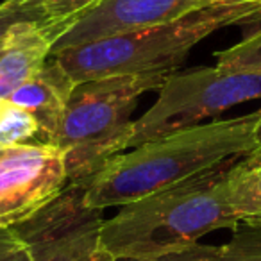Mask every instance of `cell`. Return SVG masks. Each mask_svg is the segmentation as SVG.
<instances>
[{
  "mask_svg": "<svg viewBox=\"0 0 261 261\" xmlns=\"http://www.w3.org/2000/svg\"><path fill=\"white\" fill-rule=\"evenodd\" d=\"M215 58L222 70L261 75V29L247 34L232 47L217 52Z\"/></svg>",
  "mask_w": 261,
  "mask_h": 261,
  "instance_id": "obj_14",
  "label": "cell"
},
{
  "mask_svg": "<svg viewBox=\"0 0 261 261\" xmlns=\"http://www.w3.org/2000/svg\"><path fill=\"white\" fill-rule=\"evenodd\" d=\"M261 113V108H259ZM256 138H257V145H261V116H259V123H257V129H256Z\"/></svg>",
  "mask_w": 261,
  "mask_h": 261,
  "instance_id": "obj_22",
  "label": "cell"
},
{
  "mask_svg": "<svg viewBox=\"0 0 261 261\" xmlns=\"http://www.w3.org/2000/svg\"><path fill=\"white\" fill-rule=\"evenodd\" d=\"M8 8H23L31 2V0H2Z\"/></svg>",
  "mask_w": 261,
  "mask_h": 261,
  "instance_id": "obj_21",
  "label": "cell"
},
{
  "mask_svg": "<svg viewBox=\"0 0 261 261\" xmlns=\"http://www.w3.org/2000/svg\"><path fill=\"white\" fill-rule=\"evenodd\" d=\"M41 143L40 125L31 113L8 98H0V147Z\"/></svg>",
  "mask_w": 261,
  "mask_h": 261,
  "instance_id": "obj_13",
  "label": "cell"
},
{
  "mask_svg": "<svg viewBox=\"0 0 261 261\" xmlns=\"http://www.w3.org/2000/svg\"><path fill=\"white\" fill-rule=\"evenodd\" d=\"M231 204L238 222L261 227V145L229 167Z\"/></svg>",
  "mask_w": 261,
  "mask_h": 261,
  "instance_id": "obj_11",
  "label": "cell"
},
{
  "mask_svg": "<svg viewBox=\"0 0 261 261\" xmlns=\"http://www.w3.org/2000/svg\"><path fill=\"white\" fill-rule=\"evenodd\" d=\"M165 77L136 73L77 83L50 143L65 156L68 182L88 186L111 158L129 149L140 97L160 90Z\"/></svg>",
  "mask_w": 261,
  "mask_h": 261,
  "instance_id": "obj_4",
  "label": "cell"
},
{
  "mask_svg": "<svg viewBox=\"0 0 261 261\" xmlns=\"http://www.w3.org/2000/svg\"><path fill=\"white\" fill-rule=\"evenodd\" d=\"M0 6H2V2H0Z\"/></svg>",
  "mask_w": 261,
  "mask_h": 261,
  "instance_id": "obj_25",
  "label": "cell"
},
{
  "mask_svg": "<svg viewBox=\"0 0 261 261\" xmlns=\"http://www.w3.org/2000/svg\"><path fill=\"white\" fill-rule=\"evenodd\" d=\"M6 150V147H0V156H2V152Z\"/></svg>",
  "mask_w": 261,
  "mask_h": 261,
  "instance_id": "obj_23",
  "label": "cell"
},
{
  "mask_svg": "<svg viewBox=\"0 0 261 261\" xmlns=\"http://www.w3.org/2000/svg\"><path fill=\"white\" fill-rule=\"evenodd\" d=\"M102 0H31L27 6H34L38 8L41 16V25L48 33L54 41L91 8L100 4Z\"/></svg>",
  "mask_w": 261,
  "mask_h": 261,
  "instance_id": "obj_12",
  "label": "cell"
},
{
  "mask_svg": "<svg viewBox=\"0 0 261 261\" xmlns=\"http://www.w3.org/2000/svg\"><path fill=\"white\" fill-rule=\"evenodd\" d=\"M261 98V75L197 66L167 73L156 102L133 123L129 149L175 130L200 125L206 118L243 102Z\"/></svg>",
  "mask_w": 261,
  "mask_h": 261,
  "instance_id": "obj_5",
  "label": "cell"
},
{
  "mask_svg": "<svg viewBox=\"0 0 261 261\" xmlns=\"http://www.w3.org/2000/svg\"><path fill=\"white\" fill-rule=\"evenodd\" d=\"M18 240H16V236L11 232V229H0V250L8 249L9 245H13V243H16Z\"/></svg>",
  "mask_w": 261,
  "mask_h": 261,
  "instance_id": "obj_20",
  "label": "cell"
},
{
  "mask_svg": "<svg viewBox=\"0 0 261 261\" xmlns=\"http://www.w3.org/2000/svg\"><path fill=\"white\" fill-rule=\"evenodd\" d=\"M50 52V36L36 20H23L0 34V98H9Z\"/></svg>",
  "mask_w": 261,
  "mask_h": 261,
  "instance_id": "obj_10",
  "label": "cell"
},
{
  "mask_svg": "<svg viewBox=\"0 0 261 261\" xmlns=\"http://www.w3.org/2000/svg\"><path fill=\"white\" fill-rule=\"evenodd\" d=\"M104 222V210L86 202V186L68 182L11 232L34 261H116L102 242Z\"/></svg>",
  "mask_w": 261,
  "mask_h": 261,
  "instance_id": "obj_6",
  "label": "cell"
},
{
  "mask_svg": "<svg viewBox=\"0 0 261 261\" xmlns=\"http://www.w3.org/2000/svg\"><path fill=\"white\" fill-rule=\"evenodd\" d=\"M68 185L63 152L54 145L23 143L0 156V229L33 217Z\"/></svg>",
  "mask_w": 261,
  "mask_h": 261,
  "instance_id": "obj_7",
  "label": "cell"
},
{
  "mask_svg": "<svg viewBox=\"0 0 261 261\" xmlns=\"http://www.w3.org/2000/svg\"><path fill=\"white\" fill-rule=\"evenodd\" d=\"M261 4L211 6L185 16L54 54L75 83L113 75L170 73L185 63L199 41L227 25L259 22Z\"/></svg>",
  "mask_w": 261,
  "mask_h": 261,
  "instance_id": "obj_3",
  "label": "cell"
},
{
  "mask_svg": "<svg viewBox=\"0 0 261 261\" xmlns=\"http://www.w3.org/2000/svg\"><path fill=\"white\" fill-rule=\"evenodd\" d=\"M0 261H34L31 257L29 250L22 245L20 242L9 245L8 249L0 250Z\"/></svg>",
  "mask_w": 261,
  "mask_h": 261,
  "instance_id": "obj_18",
  "label": "cell"
},
{
  "mask_svg": "<svg viewBox=\"0 0 261 261\" xmlns=\"http://www.w3.org/2000/svg\"><path fill=\"white\" fill-rule=\"evenodd\" d=\"M232 163L122 206L102 225L108 252L116 261L158 256L199 243L202 236L218 229H236L240 222L227 179Z\"/></svg>",
  "mask_w": 261,
  "mask_h": 261,
  "instance_id": "obj_2",
  "label": "cell"
},
{
  "mask_svg": "<svg viewBox=\"0 0 261 261\" xmlns=\"http://www.w3.org/2000/svg\"><path fill=\"white\" fill-rule=\"evenodd\" d=\"M217 261H261V227H236L231 240L220 245Z\"/></svg>",
  "mask_w": 261,
  "mask_h": 261,
  "instance_id": "obj_15",
  "label": "cell"
},
{
  "mask_svg": "<svg viewBox=\"0 0 261 261\" xmlns=\"http://www.w3.org/2000/svg\"><path fill=\"white\" fill-rule=\"evenodd\" d=\"M195 11L190 0H102L81 15L52 45V52L115 34L158 25Z\"/></svg>",
  "mask_w": 261,
  "mask_h": 261,
  "instance_id": "obj_8",
  "label": "cell"
},
{
  "mask_svg": "<svg viewBox=\"0 0 261 261\" xmlns=\"http://www.w3.org/2000/svg\"><path fill=\"white\" fill-rule=\"evenodd\" d=\"M220 254V245H204L193 243L186 249L172 250V252L158 254L149 257H136L129 261H217Z\"/></svg>",
  "mask_w": 261,
  "mask_h": 261,
  "instance_id": "obj_16",
  "label": "cell"
},
{
  "mask_svg": "<svg viewBox=\"0 0 261 261\" xmlns=\"http://www.w3.org/2000/svg\"><path fill=\"white\" fill-rule=\"evenodd\" d=\"M23 20H36L41 23V16L38 8L34 6H23V8H8V6L2 2L0 6V34H4L6 31L11 25Z\"/></svg>",
  "mask_w": 261,
  "mask_h": 261,
  "instance_id": "obj_17",
  "label": "cell"
},
{
  "mask_svg": "<svg viewBox=\"0 0 261 261\" xmlns=\"http://www.w3.org/2000/svg\"><path fill=\"white\" fill-rule=\"evenodd\" d=\"M259 22H261V13H259Z\"/></svg>",
  "mask_w": 261,
  "mask_h": 261,
  "instance_id": "obj_24",
  "label": "cell"
},
{
  "mask_svg": "<svg viewBox=\"0 0 261 261\" xmlns=\"http://www.w3.org/2000/svg\"><path fill=\"white\" fill-rule=\"evenodd\" d=\"M75 86L77 83L65 66L48 56L47 61L34 70L8 100L34 116L40 125V142L50 145Z\"/></svg>",
  "mask_w": 261,
  "mask_h": 261,
  "instance_id": "obj_9",
  "label": "cell"
},
{
  "mask_svg": "<svg viewBox=\"0 0 261 261\" xmlns=\"http://www.w3.org/2000/svg\"><path fill=\"white\" fill-rule=\"evenodd\" d=\"M195 9L211 8V6H242V4H261V0H190Z\"/></svg>",
  "mask_w": 261,
  "mask_h": 261,
  "instance_id": "obj_19",
  "label": "cell"
},
{
  "mask_svg": "<svg viewBox=\"0 0 261 261\" xmlns=\"http://www.w3.org/2000/svg\"><path fill=\"white\" fill-rule=\"evenodd\" d=\"M259 109L249 115L175 130L120 152L88 182L86 202L97 210L122 207L202 172L240 160L257 147Z\"/></svg>",
  "mask_w": 261,
  "mask_h": 261,
  "instance_id": "obj_1",
  "label": "cell"
}]
</instances>
